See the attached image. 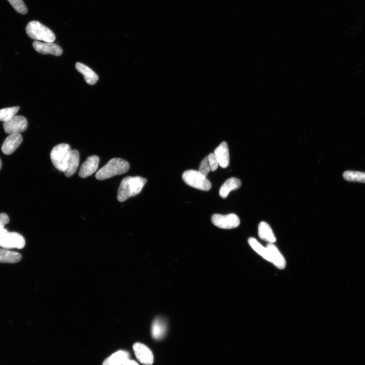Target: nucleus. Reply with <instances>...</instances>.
<instances>
[{
	"label": "nucleus",
	"instance_id": "1",
	"mask_svg": "<svg viewBox=\"0 0 365 365\" xmlns=\"http://www.w3.org/2000/svg\"><path fill=\"white\" fill-rule=\"evenodd\" d=\"M147 182V180L140 177H127L122 180L118 190L117 199L124 202L139 194Z\"/></svg>",
	"mask_w": 365,
	"mask_h": 365
},
{
	"label": "nucleus",
	"instance_id": "16",
	"mask_svg": "<svg viewBox=\"0 0 365 365\" xmlns=\"http://www.w3.org/2000/svg\"><path fill=\"white\" fill-rule=\"evenodd\" d=\"M167 328L166 321L165 320L161 317L156 318L151 327L153 338L157 340L162 339L166 333Z\"/></svg>",
	"mask_w": 365,
	"mask_h": 365
},
{
	"label": "nucleus",
	"instance_id": "20",
	"mask_svg": "<svg viewBox=\"0 0 365 365\" xmlns=\"http://www.w3.org/2000/svg\"><path fill=\"white\" fill-rule=\"evenodd\" d=\"M129 353L125 350H119L106 359L102 365H123L129 359Z\"/></svg>",
	"mask_w": 365,
	"mask_h": 365
},
{
	"label": "nucleus",
	"instance_id": "22",
	"mask_svg": "<svg viewBox=\"0 0 365 365\" xmlns=\"http://www.w3.org/2000/svg\"><path fill=\"white\" fill-rule=\"evenodd\" d=\"M21 259V255L7 249H0V263H16Z\"/></svg>",
	"mask_w": 365,
	"mask_h": 365
},
{
	"label": "nucleus",
	"instance_id": "9",
	"mask_svg": "<svg viewBox=\"0 0 365 365\" xmlns=\"http://www.w3.org/2000/svg\"><path fill=\"white\" fill-rule=\"evenodd\" d=\"M35 50L42 55H52L55 56L62 55L63 49L54 42H41L35 41L33 43Z\"/></svg>",
	"mask_w": 365,
	"mask_h": 365
},
{
	"label": "nucleus",
	"instance_id": "10",
	"mask_svg": "<svg viewBox=\"0 0 365 365\" xmlns=\"http://www.w3.org/2000/svg\"><path fill=\"white\" fill-rule=\"evenodd\" d=\"M133 350L137 359L142 364L151 365L153 363V353L147 346L141 343H136L133 346Z\"/></svg>",
	"mask_w": 365,
	"mask_h": 365
},
{
	"label": "nucleus",
	"instance_id": "30",
	"mask_svg": "<svg viewBox=\"0 0 365 365\" xmlns=\"http://www.w3.org/2000/svg\"><path fill=\"white\" fill-rule=\"evenodd\" d=\"M1 168H2V162H1V160H0V170H1Z\"/></svg>",
	"mask_w": 365,
	"mask_h": 365
},
{
	"label": "nucleus",
	"instance_id": "23",
	"mask_svg": "<svg viewBox=\"0 0 365 365\" xmlns=\"http://www.w3.org/2000/svg\"><path fill=\"white\" fill-rule=\"evenodd\" d=\"M249 244L251 247L266 260L271 262V258L269 250L267 248L263 247L261 243L253 237H250L248 239Z\"/></svg>",
	"mask_w": 365,
	"mask_h": 365
},
{
	"label": "nucleus",
	"instance_id": "5",
	"mask_svg": "<svg viewBox=\"0 0 365 365\" xmlns=\"http://www.w3.org/2000/svg\"><path fill=\"white\" fill-rule=\"evenodd\" d=\"M182 178L188 185L199 190L209 191L212 188L211 182L206 177L196 170H186Z\"/></svg>",
	"mask_w": 365,
	"mask_h": 365
},
{
	"label": "nucleus",
	"instance_id": "13",
	"mask_svg": "<svg viewBox=\"0 0 365 365\" xmlns=\"http://www.w3.org/2000/svg\"><path fill=\"white\" fill-rule=\"evenodd\" d=\"M269 250L271 262L279 270H283L286 266V261L283 255L280 252L274 243H269L266 246Z\"/></svg>",
	"mask_w": 365,
	"mask_h": 365
},
{
	"label": "nucleus",
	"instance_id": "6",
	"mask_svg": "<svg viewBox=\"0 0 365 365\" xmlns=\"http://www.w3.org/2000/svg\"><path fill=\"white\" fill-rule=\"evenodd\" d=\"M212 222L216 226L225 229L235 228L240 224L239 218L235 214H214L212 217Z\"/></svg>",
	"mask_w": 365,
	"mask_h": 365
},
{
	"label": "nucleus",
	"instance_id": "27",
	"mask_svg": "<svg viewBox=\"0 0 365 365\" xmlns=\"http://www.w3.org/2000/svg\"><path fill=\"white\" fill-rule=\"evenodd\" d=\"M9 222V218L8 216L5 213L0 214V227H4L5 225Z\"/></svg>",
	"mask_w": 365,
	"mask_h": 365
},
{
	"label": "nucleus",
	"instance_id": "15",
	"mask_svg": "<svg viewBox=\"0 0 365 365\" xmlns=\"http://www.w3.org/2000/svg\"><path fill=\"white\" fill-rule=\"evenodd\" d=\"M215 155L219 165L222 168H226L228 166L230 162L229 152L228 145L225 142H223L215 150Z\"/></svg>",
	"mask_w": 365,
	"mask_h": 365
},
{
	"label": "nucleus",
	"instance_id": "3",
	"mask_svg": "<svg viewBox=\"0 0 365 365\" xmlns=\"http://www.w3.org/2000/svg\"><path fill=\"white\" fill-rule=\"evenodd\" d=\"M26 30L29 36L36 41L54 42L56 39L55 34L50 29L37 21L30 22Z\"/></svg>",
	"mask_w": 365,
	"mask_h": 365
},
{
	"label": "nucleus",
	"instance_id": "26",
	"mask_svg": "<svg viewBox=\"0 0 365 365\" xmlns=\"http://www.w3.org/2000/svg\"><path fill=\"white\" fill-rule=\"evenodd\" d=\"M8 1L18 13L22 15L27 13V8L22 0H8Z\"/></svg>",
	"mask_w": 365,
	"mask_h": 365
},
{
	"label": "nucleus",
	"instance_id": "17",
	"mask_svg": "<svg viewBox=\"0 0 365 365\" xmlns=\"http://www.w3.org/2000/svg\"><path fill=\"white\" fill-rule=\"evenodd\" d=\"M80 155L77 150L71 151L66 168L64 173L67 177H71L74 175L77 170L79 164Z\"/></svg>",
	"mask_w": 365,
	"mask_h": 365
},
{
	"label": "nucleus",
	"instance_id": "21",
	"mask_svg": "<svg viewBox=\"0 0 365 365\" xmlns=\"http://www.w3.org/2000/svg\"><path fill=\"white\" fill-rule=\"evenodd\" d=\"M259 237L269 243H274L276 239L270 225L265 222H261L258 226Z\"/></svg>",
	"mask_w": 365,
	"mask_h": 365
},
{
	"label": "nucleus",
	"instance_id": "19",
	"mask_svg": "<svg viewBox=\"0 0 365 365\" xmlns=\"http://www.w3.org/2000/svg\"><path fill=\"white\" fill-rule=\"evenodd\" d=\"M241 185V181L237 178H231L227 180L221 186L219 195L223 199H226L231 191L238 189Z\"/></svg>",
	"mask_w": 365,
	"mask_h": 365
},
{
	"label": "nucleus",
	"instance_id": "7",
	"mask_svg": "<svg viewBox=\"0 0 365 365\" xmlns=\"http://www.w3.org/2000/svg\"><path fill=\"white\" fill-rule=\"evenodd\" d=\"M28 124L27 119L22 116L16 115L9 120L4 122L3 128L8 134L20 133L26 131Z\"/></svg>",
	"mask_w": 365,
	"mask_h": 365
},
{
	"label": "nucleus",
	"instance_id": "29",
	"mask_svg": "<svg viewBox=\"0 0 365 365\" xmlns=\"http://www.w3.org/2000/svg\"><path fill=\"white\" fill-rule=\"evenodd\" d=\"M123 365H139L136 362L130 360H127Z\"/></svg>",
	"mask_w": 365,
	"mask_h": 365
},
{
	"label": "nucleus",
	"instance_id": "8",
	"mask_svg": "<svg viewBox=\"0 0 365 365\" xmlns=\"http://www.w3.org/2000/svg\"><path fill=\"white\" fill-rule=\"evenodd\" d=\"M25 245V239L21 235L17 233L8 232L0 239V247L4 249H21Z\"/></svg>",
	"mask_w": 365,
	"mask_h": 365
},
{
	"label": "nucleus",
	"instance_id": "24",
	"mask_svg": "<svg viewBox=\"0 0 365 365\" xmlns=\"http://www.w3.org/2000/svg\"><path fill=\"white\" fill-rule=\"evenodd\" d=\"M343 177L349 182H365V173L347 170L344 173Z\"/></svg>",
	"mask_w": 365,
	"mask_h": 365
},
{
	"label": "nucleus",
	"instance_id": "14",
	"mask_svg": "<svg viewBox=\"0 0 365 365\" xmlns=\"http://www.w3.org/2000/svg\"><path fill=\"white\" fill-rule=\"evenodd\" d=\"M219 163L214 153H210L206 156L201 163L199 171L205 177L210 172H214L218 168Z\"/></svg>",
	"mask_w": 365,
	"mask_h": 365
},
{
	"label": "nucleus",
	"instance_id": "25",
	"mask_svg": "<svg viewBox=\"0 0 365 365\" xmlns=\"http://www.w3.org/2000/svg\"><path fill=\"white\" fill-rule=\"evenodd\" d=\"M19 107H14L0 110V121L6 122L16 116L19 111Z\"/></svg>",
	"mask_w": 365,
	"mask_h": 365
},
{
	"label": "nucleus",
	"instance_id": "28",
	"mask_svg": "<svg viewBox=\"0 0 365 365\" xmlns=\"http://www.w3.org/2000/svg\"><path fill=\"white\" fill-rule=\"evenodd\" d=\"M8 231L4 227H0V239H1Z\"/></svg>",
	"mask_w": 365,
	"mask_h": 365
},
{
	"label": "nucleus",
	"instance_id": "2",
	"mask_svg": "<svg viewBox=\"0 0 365 365\" xmlns=\"http://www.w3.org/2000/svg\"><path fill=\"white\" fill-rule=\"evenodd\" d=\"M129 169V164L126 161L115 158L110 161L95 175L99 180H105L114 176L126 173Z\"/></svg>",
	"mask_w": 365,
	"mask_h": 365
},
{
	"label": "nucleus",
	"instance_id": "11",
	"mask_svg": "<svg viewBox=\"0 0 365 365\" xmlns=\"http://www.w3.org/2000/svg\"><path fill=\"white\" fill-rule=\"evenodd\" d=\"M100 158L96 155L91 156L82 164L79 176L82 178H86L92 175L98 168Z\"/></svg>",
	"mask_w": 365,
	"mask_h": 365
},
{
	"label": "nucleus",
	"instance_id": "4",
	"mask_svg": "<svg viewBox=\"0 0 365 365\" xmlns=\"http://www.w3.org/2000/svg\"><path fill=\"white\" fill-rule=\"evenodd\" d=\"M72 150L69 145L60 144L55 146L51 153V158L55 167L64 172Z\"/></svg>",
	"mask_w": 365,
	"mask_h": 365
},
{
	"label": "nucleus",
	"instance_id": "12",
	"mask_svg": "<svg viewBox=\"0 0 365 365\" xmlns=\"http://www.w3.org/2000/svg\"><path fill=\"white\" fill-rule=\"evenodd\" d=\"M22 142L20 133H12L7 137L2 146V152L6 155L13 153Z\"/></svg>",
	"mask_w": 365,
	"mask_h": 365
},
{
	"label": "nucleus",
	"instance_id": "18",
	"mask_svg": "<svg viewBox=\"0 0 365 365\" xmlns=\"http://www.w3.org/2000/svg\"><path fill=\"white\" fill-rule=\"evenodd\" d=\"M77 70L83 75L86 82L91 85H94L99 80V76L90 67L81 63L76 64Z\"/></svg>",
	"mask_w": 365,
	"mask_h": 365
}]
</instances>
